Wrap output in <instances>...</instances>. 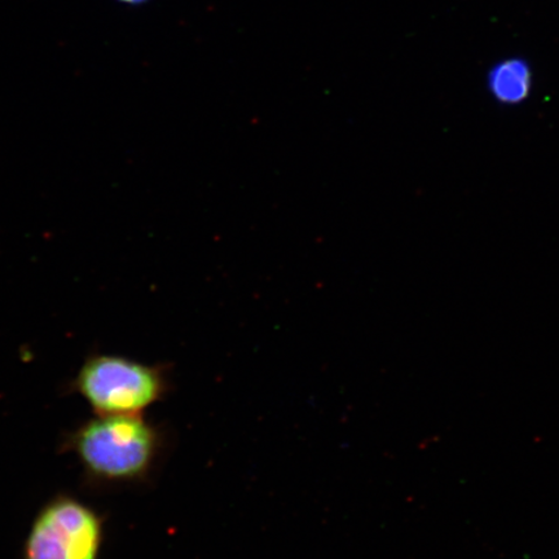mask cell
<instances>
[{
    "label": "cell",
    "mask_w": 559,
    "mask_h": 559,
    "mask_svg": "<svg viewBox=\"0 0 559 559\" xmlns=\"http://www.w3.org/2000/svg\"><path fill=\"white\" fill-rule=\"evenodd\" d=\"M170 389L165 365L100 353L90 354L67 384V393L80 395L97 416L143 415Z\"/></svg>",
    "instance_id": "7a4b0ae2"
},
{
    "label": "cell",
    "mask_w": 559,
    "mask_h": 559,
    "mask_svg": "<svg viewBox=\"0 0 559 559\" xmlns=\"http://www.w3.org/2000/svg\"><path fill=\"white\" fill-rule=\"evenodd\" d=\"M117 2H121L124 4L138 5L148 2V0H117Z\"/></svg>",
    "instance_id": "5b68a950"
},
{
    "label": "cell",
    "mask_w": 559,
    "mask_h": 559,
    "mask_svg": "<svg viewBox=\"0 0 559 559\" xmlns=\"http://www.w3.org/2000/svg\"><path fill=\"white\" fill-rule=\"evenodd\" d=\"M166 450V432L143 415L97 416L66 432L60 452L73 454L93 488L145 485Z\"/></svg>",
    "instance_id": "6da1fadb"
},
{
    "label": "cell",
    "mask_w": 559,
    "mask_h": 559,
    "mask_svg": "<svg viewBox=\"0 0 559 559\" xmlns=\"http://www.w3.org/2000/svg\"><path fill=\"white\" fill-rule=\"evenodd\" d=\"M488 93L502 105H519L528 99L533 90V70L528 61L507 58L496 62L487 74Z\"/></svg>",
    "instance_id": "277c9868"
},
{
    "label": "cell",
    "mask_w": 559,
    "mask_h": 559,
    "mask_svg": "<svg viewBox=\"0 0 559 559\" xmlns=\"http://www.w3.org/2000/svg\"><path fill=\"white\" fill-rule=\"evenodd\" d=\"M105 521L74 496L55 495L34 515L21 559H100Z\"/></svg>",
    "instance_id": "3957f363"
}]
</instances>
